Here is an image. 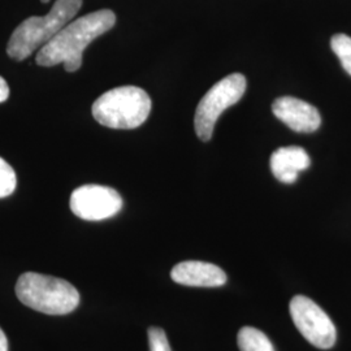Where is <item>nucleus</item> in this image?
Here are the masks:
<instances>
[{
  "label": "nucleus",
  "instance_id": "obj_12",
  "mask_svg": "<svg viewBox=\"0 0 351 351\" xmlns=\"http://www.w3.org/2000/svg\"><path fill=\"white\" fill-rule=\"evenodd\" d=\"M330 46L339 56L343 69L351 75V37L346 34H336L332 37Z\"/></svg>",
  "mask_w": 351,
  "mask_h": 351
},
{
  "label": "nucleus",
  "instance_id": "obj_16",
  "mask_svg": "<svg viewBox=\"0 0 351 351\" xmlns=\"http://www.w3.org/2000/svg\"><path fill=\"white\" fill-rule=\"evenodd\" d=\"M0 351H8V339L0 328Z\"/></svg>",
  "mask_w": 351,
  "mask_h": 351
},
{
  "label": "nucleus",
  "instance_id": "obj_7",
  "mask_svg": "<svg viewBox=\"0 0 351 351\" xmlns=\"http://www.w3.org/2000/svg\"><path fill=\"white\" fill-rule=\"evenodd\" d=\"M71 210L86 221H101L114 216L123 208L121 195L103 185H84L71 195Z\"/></svg>",
  "mask_w": 351,
  "mask_h": 351
},
{
  "label": "nucleus",
  "instance_id": "obj_15",
  "mask_svg": "<svg viewBox=\"0 0 351 351\" xmlns=\"http://www.w3.org/2000/svg\"><path fill=\"white\" fill-rule=\"evenodd\" d=\"M10 97V86L5 80L0 75V103L7 101Z\"/></svg>",
  "mask_w": 351,
  "mask_h": 351
},
{
  "label": "nucleus",
  "instance_id": "obj_3",
  "mask_svg": "<svg viewBox=\"0 0 351 351\" xmlns=\"http://www.w3.org/2000/svg\"><path fill=\"white\" fill-rule=\"evenodd\" d=\"M16 295L27 307L47 315L69 314L80 304V293L72 284L34 272L17 280Z\"/></svg>",
  "mask_w": 351,
  "mask_h": 351
},
{
  "label": "nucleus",
  "instance_id": "obj_9",
  "mask_svg": "<svg viewBox=\"0 0 351 351\" xmlns=\"http://www.w3.org/2000/svg\"><path fill=\"white\" fill-rule=\"evenodd\" d=\"M172 280L185 287L217 288L226 282V274L217 265L198 261L176 264L171 272Z\"/></svg>",
  "mask_w": 351,
  "mask_h": 351
},
{
  "label": "nucleus",
  "instance_id": "obj_11",
  "mask_svg": "<svg viewBox=\"0 0 351 351\" xmlns=\"http://www.w3.org/2000/svg\"><path fill=\"white\" fill-rule=\"evenodd\" d=\"M237 341L241 351H275L271 339L252 326H243L239 332Z\"/></svg>",
  "mask_w": 351,
  "mask_h": 351
},
{
  "label": "nucleus",
  "instance_id": "obj_4",
  "mask_svg": "<svg viewBox=\"0 0 351 351\" xmlns=\"http://www.w3.org/2000/svg\"><path fill=\"white\" fill-rule=\"evenodd\" d=\"M91 112L103 126L111 129H136L151 112V99L143 88L121 86L112 88L94 101Z\"/></svg>",
  "mask_w": 351,
  "mask_h": 351
},
{
  "label": "nucleus",
  "instance_id": "obj_2",
  "mask_svg": "<svg viewBox=\"0 0 351 351\" xmlns=\"http://www.w3.org/2000/svg\"><path fill=\"white\" fill-rule=\"evenodd\" d=\"M82 7V0H56L43 17L32 16L14 29L7 45V53L23 62L36 50L45 47L64 26L68 25Z\"/></svg>",
  "mask_w": 351,
  "mask_h": 351
},
{
  "label": "nucleus",
  "instance_id": "obj_14",
  "mask_svg": "<svg viewBox=\"0 0 351 351\" xmlns=\"http://www.w3.org/2000/svg\"><path fill=\"white\" fill-rule=\"evenodd\" d=\"M150 351H172L167 339V335L162 328L151 326L147 332Z\"/></svg>",
  "mask_w": 351,
  "mask_h": 351
},
{
  "label": "nucleus",
  "instance_id": "obj_1",
  "mask_svg": "<svg viewBox=\"0 0 351 351\" xmlns=\"http://www.w3.org/2000/svg\"><path fill=\"white\" fill-rule=\"evenodd\" d=\"M116 24V14L111 10L88 13L68 25L38 51L36 62L40 66L64 64L66 72L73 73L82 65L84 51L88 45L101 37Z\"/></svg>",
  "mask_w": 351,
  "mask_h": 351
},
{
  "label": "nucleus",
  "instance_id": "obj_13",
  "mask_svg": "<svg viewBox=\"0 0 351 351\" xmlns=\"http://www.w3.org/2000/svg\"><path fill=\"white\" fill-rule=\"evenodd\" d=\"M17 185L16 173L12 167L0 158V198L10 197Z\"/></svg>",
  "mask_w": 351,
  "mask_h": 351
},
{
  "label": "nucleus",
  "instance_id": "obj_8",
  "mask_svg": "<svg viewBox=\"0 0 351 351\" xmlns=\"http://www.w3.org/2000/svg\"><path fill=\"white\" fill-rule=\"evenodd\" d=\"M272 111L278 120L298 133H313L322 124V116L314 106L298 98H278L272 106Z\"/></svg>",
  "mask_w": 351,
  "mask_h": 351
},
{
  "label": "nucleus",
  "instance_id": "obj_17",
  "mask_svg": "<svg viewBox=\"0 0 351 351\" xmlns=\"http://www.w3.org/2000/svg\"><path fill=\"white\" fill-rule=\"evenodd\" d=\"M40 1H42V3H49L50 0H40Z\"/></svg>",
  "mask_w": 351,
  "mask_h": 351
},
{
  "label": "nucleus",
  "instance_id": "obj_5",
  "mask_svg": "<svg viewBox=\"0 0 351 351\" xmlns=\"http://www.w3.org/2000/svg\"><path fill=\"white\" fill-rule=\"evenodd\" d=\"M245 91L246 78L241 73L228 75L207 91L197 107L194 119L195 133L203 142L213 138V128L221 113L239 103Z\"/></svg>",
  "mask_w": 351,
  "mask_h": 351
},
{
  "label": "nucleus",
  "instance_id": "obj_6",
  "mask_svg": "<svg viewBox=\"0 0 351 351\" xmlns=\"http://www.w3.org/2000/svg\"><path fill=\"white\" fill-rule=\"evenodd\" d=\"M289 308L294 326L311 345L326 350L336 343V326L326 311L313 300L295 295L290 301Z\"/></svg>",
  "mask_w": 351,
  "mask_h": 351
},
{
  "label": "nucleus",
  "instance_id": "obj_10",
  "mask_svg": "<svg viewBox=\"0 0 351 351\" xmlns=\"http://www.w3.org/2000/svg\"><path fill=\"white\" fill-rule=\"evenodd\" d=\"M311 164L308 154L298 146L281 147L271 156L272 173L280 182H295L300 172L307 169Z\"/></svg>",
  "mask_w": 351,
  "mask_h": 351
}]
</instances>
